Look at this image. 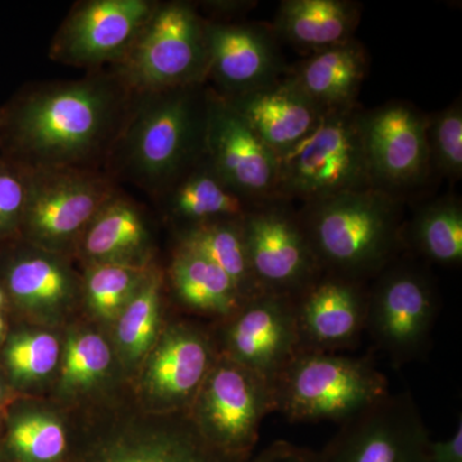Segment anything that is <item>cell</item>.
Listing matches in <instances>:
<instances>
[{"mask_svg":"<svg viewBox=\"0 0 462 462\" xmlns=\"http://www.w3.org/2000/svg\"><path fill=\"white\" fill-rule=\"evenodd\" d=\"M133 96L115 72L27 91L0 111L5 157L27 170H97L108 161Z\"/></svg>","mask_w":462,"mask_h":462,"instance_id":"1","label":"cell"},{"mask_svg":"<svg viewBox=\"0 0 462 462\" xmlns=\"http://www.w3.org/2000/svg\"><path fill=\"white\" fill-rule=\"evenodd\" d=\"M206 88L134 94L107 162L161 197L205 157Z\"/></svg>","mask_w":462,"mask_h":462,"instance_id":"2","label":"cell"},{"mask_svg":"<svg viewBox=\"0 0 462 462\" xmlns=\"http://www.w3.org/2000/svg\"><path fill=\"white\" fill-rule=\"evenodd\" d=\"M298 217L322 273L365 282L403 247L402 202L376 188L307 203Z\"/></svg>","mask_w":462,"mask_h":462,"instance_id":"3","label":"cell"},{"mask_svg":"<svg viewBox=\"0 0 462 462\" xmlns=\"http://www.w3.org/2000/svg\"><path fill=\"white\" fill-rule=\"evenodd\" d=\"M276 411L291 422L342 424L389 393L388 379L367 358L300 351L272 382Z\"/></svg>","mask_w":462,"mask_h":462,"instance_id":"4","label":"cell"},{"mask_svg":"<svg viewBox=\"0 0 462 462\" xmlns=\"http://www.w3.org/2000/svg\"><path fill=\"white\" fill-rule=\"evenodd\" d=\"M363 109H333L314 132L279 158L276 199L312 203L374 188L365 152Z\"/></svg>","mask_w":462,"mask_h":462,"instance_id":"5","label":"cell"},{"mask_svg":"<svg viewBox=\"0 0 462 462\" xmlns=\"http://www.w3.org/2000/svg\"><path fill=\"white\" fill-rule=\"evenodd\" d=\"M205 18L189 3L158 5L115 74L134 94L203 85L208 71Z\"/></svg>","mask_w":462,"mask_h":462,"instance_id":"6","label":"cell"},{"mask_svg":"<svg viewBox=\"0 0 462 462\" xmlns=\"http://www.w3.org/2000/svg\"><path fill=\"white\" fill-rule=\"evenodd\" d=\"M275 411L272 382L220 355L188 415L225 460L245 462L254 455L264 418Z\"/></svg>","mask_w":462,"mask_h":462,"instance_id":"7","label":"cell"},{"mask_svg":"<svg viewBox=\"0 0 462 462\" xmlns=\"http://www.w3.org/2000/svg\"><path fill=\"white\" fill-rule=\"evenodd\" d=\"M115 182L98 170H29L23 240L67 254L88 225L116 193Z\"/></svg>","mask_w":462,"mask_h":462,"instance_id":"8","label":"cell"},{"mask_svg":"<svg viewBox=\"0 0 462 462\" xmlns=\"http://www.w3.org/2000/svg\"><path fill=\"white\" fill-rule=\"evenodd\" d=\"M438 307L428 273L411 261H393L369 288L366 330L392 363H410L427 348Z\"/></svg>","mask_w":462,"mask_h":462,"instance_id":"9","label":"cell"},{"mask_svg":"<svg viewBox=\"0 0 462 462\" xmlns=\"http://www.w3.org/2000/svg\"><path fill=\"white\" fill-rule=\"evenodd\" d=\"M430 440L411 393H388L339 424L315 462H428Z\"/></svg>","mask_w":462,"mask_h":462,"instance_id":"10","label":"cell"},{"mask_svg":"<svg viewBox=\"0 0 462 462\" xmlns=\"http://www.w3.org/2000/svg\"><path fill=\"white\" fill-rule=\"evenodd\" d=\"M270 200L242 218L249 267L263 291L294 297L321 275L298 214Z\"/></svg>","mask_w":462,"mask_h":462,"instance_id":"11","label":"cell"},{"mask_svg":"<svg viewBox=\"0 0 462 462\" xmlns=\"http://www.w3.org/2000/svg\"><path fill=\"white\" fill-rule=\"evenodd\" d=\"M205 157L239 196L256 205L276 199L279 157L214 88H206Z\"/></svg>","mask_w":462,"mask_h":462,"instance_id":"12","label":"cell"},{"mask_svg":"<svg viewBox=\"0 0 462 462\" xmlns=\"http://www.w3.org/2000/svg\"><path fill=\"white\" fill-rule=\"evenodd\" d=\"M218 356L215 339L196 325L163 328L141 366L139 393L147 411L188 413Z\"/></svg>","mask_w":462,"mask_h":462,"instance_id":"13","label":"cell"},{"mask_svg":"<svg viewBox=\"0 0 462 462\" xmlns=\"http://www.w3.org/2000/svg\"><path fill=\"white\" fill-rule=\"evenodd\" d=\"M218 354L270 382L300 352L293 297L263 291L223 320Z\"/></svg>","mask_w":462,"mask_h":462,"instance_id":"14","label":"cell"},{"mask_svg":"<svg viewBox=\"0 0 462 462\" xmlns=\"http://www.w3.org/2000/svg\"><path fill=\"white\" fill-rule=\"evenodd\" d=\"M361 130L374 188L400 197L431 172L427 116L404 102L361 114Z\"/></svg>","mask_w":462,"mask_h":462,"instance_id":"15","label":"cell"},{"mask_svg":"<svg viewBox=\"0 0 462 462\" xmlns=\"http://www.w3.org/2000/svg\"><path fill=\"white\" fill-rule=\"evenodd\" d=\"M149 0H91L74 8L58 30L51 57L76 67L120 62L157 8Z\"/></svg>","mask_w":462,"mask_h":462,"instance_id":"16","label":"cell"},{"mask_svg":"<svg viewBox=\"0 0 462 462\" xmlns=\"http://www.w3.org/2000/svg\"><path fill=\"white\" fill-rule=\"evenodd\" d=\"M80 462H227L203 439L188 413L135 416L112 425Z\"/></svg>","mask_w":462,"mask_h":462,"instance_id":"17","label":"cell"},{"mask_svg":"<svg viewBox=\"0 0 462 462\" xmlns=\"http://www.w3.org/2000/svg\"><path fill=\"white\" fill-rule=\"evenodd\" d=\"M208 71L225 98L263 89L288 74L289 67L272 27L261 23L207 21Z\"/></svg>","mask_w":462,"mask_h":462,"instance_id":"18","label":"cell"},{"mask_svg":"<svg viewBox=\"0 0 462 462\" xmlns=\"http://www.w3.org/2000/svg\"><path fill=\"white\" fill-rule=\"evenodd\" d=\"M365 282L322 273L293 297L300 351L337 352L357 345L366 330Z\"/></svg>","mask_w":462,"mask_h":462,"instance_id":"19","label":"cell"},{"mask_svg":"<svg viewBox=\"0 0 462 462\" xmlns=\"http://www.w3.org/2000/svg\"><path fill=\"white\" fill-rule=\"evenodd\" d=\"M23 242L5 258L0 285L23 314L42 324H60L80 300V278L66 254Z\"/></svg>","mask_w":462,"mask_h":462,"instance_id":"20","label":"cell"},{"mask_svg":"<svg viewBox=\"0 0 462 462\" xmlns=\"http://www.w3.org/2000/svg\"><path fill=\"white\" fill-rule=\"evenodd\" d=\"M226 99L279 158L314 132L325 114L289 71L263 89Z\"/></svg>","mask_w":462,"mask_h":462,"instance_id":"21","label":"cell"},{"mask_svg":"<svg viewBox=\"0 0 462 462\" xmlns=\"http://www.w3.org/2000/svg\"><path fill=\"white\" fill-rule=\"evenodd\" d=\"M75 251L87 264L149 267L153 264V236L142 209L116 191L88 225Z\"/></svg>","mask_w":462,"mask_h":462,"instance_id":"22","label":"cell"},{"mask_svg":"<svg viewBox=\"0 0 462 462\" xmlns=\"http://www.w3.org/2000/svg\"><path fill=\"white\" fill-rule=\"evenodd\" d=\"M369 57L360 42L352 41L310 54L289 74L322 111L355 107L366 78Z\"/></svg>","mask_w":462,"mask_h":462,"instance_id":"23","label":"cell"},{"mask_svg":"<svg viewBox=\"0 0 462 462\" xmlns=\"http://www.w3.org/2000/svg\"><path fill=\"white\" fill-rule=\"evenodd\" d=\"M361 5L349 0H284L272 26L276 38L314 54L352 41Z\"/></svg>","mask_w":462,"mask_h":462,"instance_id":"24","label":"cell"},{"mask_svg":"<svg viewBox=\"0 0 462 462\" xmlns=\"http://www.w3.org/2000/svg\"><path fill=\"white\" fill-rule=\"evenodd\" d=\"M166 214L181 227L242 220L260 206L231 189L203 157L161 196Z\"/></svg>","mask_w":462,"mask_h":462,"instance_id":"25","label":"cell"},{"mask_svg":"<svg viewBox=\"0 0 462 462\" xmlns=\"http://www.w3.org/2000/svg\"><path fill=\"white\" fill-rule=\"evenodd\" d=\"M169 275L173 293L191 311L225 320L245 303L220 267L188 249L176 248Z\"/></svg>","mask_w":462,"mask_h":462,"instance_id":"26","label":"cell"},{"mask_svg":"<svg viewBox=\"0 0 462 462\" xmlns=\"http://www.w3.org/2000/svg\"><path fill=\"white\" fill-rule=\"evenodd\" d=\"M162 273L152 266L142 287L115 320V352L127 370L142 366L162 331Z\"/></svg>","mask_w":462,"mask_h":462,"instance_id":"27","label":"cell"},{"mask_svg":"<svg viewBox=\"0 0 462 462\" xmlns=\"http://www.w3.org/2000/svg\"><path fill=\"white\" fill-rule=\"evenodd\" d=\"M115 354L108 340L97 330L76 328L62 342L57 372V396L76 401L96 393L114 370Z\"/></svg>","mask_w":462,"mask_h":462,"instance_id":"28","label":"cell"},{"mask_svg":"<svg viewBox=\"0 0 462 462\" xmlns=\"http://www.w3.org/2000/svg\"><path fill=\"white\" fill-rule=\"evenodd\" d=\"M5 447L16 462H62L69 452L65 421L44 404L9 407Z\"/></svg>","mask_w":462,"mask_h":462,"instance_id":"29","label":"cell"},{"mask_svg":"<svg viewBox=\"0 0 462 462\" xmlns=\"http://www.w3.org/2000/svg\"><path fill=\"white\" fill-rule=\"evenodd\" d=\"M242 220H220L179 230L178 247L211 261L234 282L243 300L263 293L249 267Z\"/></svg>","mask_w":462,"mask_h":462,"instance_id":"30","label":"cell"},{"mask_svg":"<svg viewBox=\"0 0 462 462\" xmlns=\"http://www.w3.org/2000/svg\"><path fill=\"white\" fill-rule=\"evenodd\" d=\"M403 245L431 263L452 266L462 263V206L460 199L445 196L419 208L407 230Z\"/></svg>","mask_w":462,"mask_h":462,"instance_id":"31","label":"cell"},{"mask_svg":"<svg viewBox=\"0 0 462 462\" xmlns=\"http://www.w3.org/2000/svg\"><path fill=\"white\" fill-rule=\"evenodd\" d=\"M62 342L57 334L42 328H23L8 334L3 342L5 375L11 388L32 391L57 375Z\"/></svg>","mask_w":462,"mask_h":462,"instance_id":"32","label":"cell"},{"mask_svg":"<svg viewBox=\"0 0 462 462\" xmlns=\"http://www.w3.org/2000/svg\"><path fill=\"white\" fill-rule=\"evenodd\" d=\"M152 266L87 264L81 281V297L90 314L97 320L115 322L142 287Z\"/></svg>","mask_w":462,"mask_h":462,"instance_id":"33","label":"cell"},{"mask_svg":"<svg viewBox=\"0 0 462 462\" xmlns=\"http://www.w3.org/2000/svg\"><path fill=\"white\" fill-rule=\"evenodd\" d=\"M427 141L431 171L442 173L449 180L462 176V106L455 100L451 106L427 116Z\"/></svg>","mask_w":462,"mask_h":462,"instance_id":"34","label":"cell"},{"mask_svg":"<svg viewBox=\"0 0 462 462\" xmlns=\"http://www.w3.org/2000/svg\"><path fill=\"white\" fill-rule=\"evenodd\" d=\"M29 170L8 158L0 160V242L20 234L25 214Z\"/></svg>","mask_w":462,"mask_h":462,"instance_id":"35","label":"cell"},{"mask_svg":"<svg viewBox=\"0 0 462 462\" xmlns=\"http://www.w3.org/2000/svg\"><path fill=\"white\" fill-rule=\"evenodd\" d=\"M316 452L303 447L278 440L245 462H315Z\"/></svg>","mask_w":462,"mask_h":462,"instance_id":"36","label":"cell"},{"mask_svg":"<svg viewBox=\"0 0 462 462\" xmlns=\"http://www.w3.org/2000/svg\"><path fill=\"white\" fill-rule=\"evenodd\" d=\"M428 462H462V416L454 433L442 440H430Z\"/></svg>","mask_w":462,"mask_h":462,"instance_id":"37","label":"cell"},{"mask_svg":"<svg viewBox=\"0 0 462 462\" xmlns=\"http://www.w3.org/2000/svg\"><path fill=\"white\" fill-rule=\"evenodd\" d=\"M11 389L7 378L0 370V412L5 411L11 402Z\"/></svg>","mask_w":462,"mask_h":462,"instance_id":"38","label":"cell"},{"mask_svg":"<svg viewBox=\"0 0 462 462\" xmlns=\"http://www.w3.org/2000/svg\"><path fill=\"white\" fill-rule=\"evenodd\" d=\"M5 339V320L2 311H0V345H3Z\"/></svg>","mask_w":462,"mask_h":462,"instance_id":"39","label":"cell"},{"mask_svg":"<svg viewBox=\"0 0 462 462\" xmlns=\"http://www.w3.org/2000/svg\"><path fill=\"white\" fill-rule=\"evenodd\" d=\"M7 294H5V289L2 288V285H0V311H2L3 307L5 306V303H7Z\"/></svg>","mask_w":462,"mask_h":462,"instance_id":"40","label":"cell"},{"mask_svg":"<svg viewBox=\"0 0 462 462\" xmlns=\"http://www.w3.org/2000/svg\"><path fill=\"white\" fill-rule=\"evenodd\" d=\"M0 462H2V461H0Z\"/></svg>","mask_w":462,"mask_h":462,"instance_id":"41","label":"cell"}]
</instances>
